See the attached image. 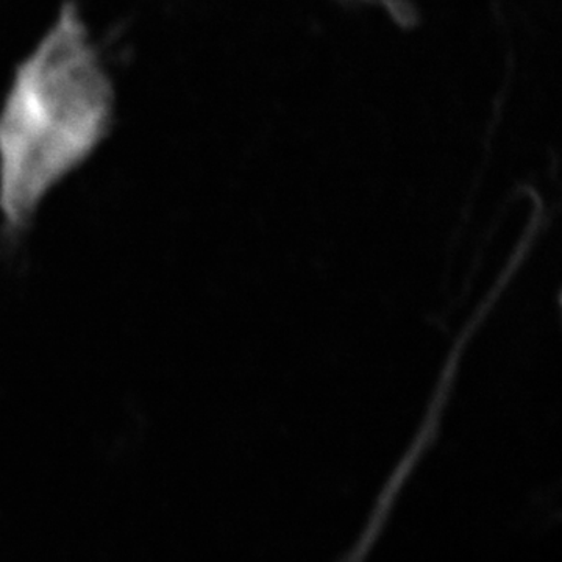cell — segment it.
<instances>
[{
  "label": "cell",
  "instance_id": "1",
  "mask_svg": "<svg viewBox=\"0 0 562 562\" xmlns=\"http://www.w3.org/2000/svg\"><path fill=\"white\" fill-rule=\"evenodd\" d=\"M114 88L74 9L14 69L0 105L2 235L18 241L41 203L109 138Z\"/></svg>",
  "mask_w": 562,
  "mask_h": 562
}]
</instances>
